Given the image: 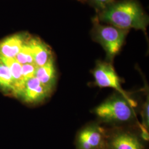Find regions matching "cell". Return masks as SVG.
Returning a JSON list of instances; mask_svg holds the SVG:
<instances>
[{"label": "cell", "mask_w": 149, "mask_h": 149, "mask_svg": "<svg viewBox=\"0 0 149 149\" xmlns=\"http://www.w3.org/2000/svg\"><path fill=\"white\" fill-rule=\"evenodd\" d=\"M99 22L120 29H135L146 32L149 17L136 0L114 1L95 17Z\"/></svg>", "instance_id": "6da1fadb"}, {"label": "cell", "mask_w": 149, "mask_h": 149, "mask_svg": "<svg viewBox=\"0 0 149 149\" xmlns=\"http://www.w3.org/2000/svg\"><path fill=\"white\" fill-rule=\"evenodd\" d=\"M92 22V37L101 45L106 53L107 59L111 62L120 52L129 31L111 25H103L95 17Z\"/></svg>", "instance_id": "7a4b0ae2"}, {"label": "cell", "mask_w": 149, "mask_h": 149, "mask_svg": "<svg viewBox=\"0 0 149 149\" xmlns=\"http://www.w3.org/2000/svg\"><path fill=\"white\" fill-rule=\"evenodd\" d=\"M133 107L123 96H115L107 100L95 109L97 116L107 122H124L133 117Z\"/></svg>", "instance_id": "3957f363"}, {"label": "cell", "mask_w": 149, "mask_h": 149, "mask_svg": "<svg viewBox=\"0 0 149 149\" xmlns=\"http://www.w3.org/2000/svg\"><path fill=\"white\" fill-rule=\"evenodd\" d=\"M93 75L96 85L100 87H111L117 91L120 95L130 102L132 106H136V102L123 90L120 80L111 63L98 61L93 71Z\"/></svg>", "instance_id": "277c9868"}, {"label": "cell", "mask_w": 149, "mask_h": 149, "mask_svg": "<svg viewBox=\"0 0 149 149\" xmlns=\"http://www.w3.org/2000/svg\"><path fill=\"white\" fill-rule=\"evenodd\" d=\"M31 35L21 32L11 35L0 41V57L15 58Z\"/></svg>", "instance_id": "5b68a950"}, {"label": "cell", "mask_w": 149, "mask_h": 149, "mask_svg": "<svg viewBox=\"0 0 149 149\" xmlns=\"http://www.w3.org/2000/svg\"><path fill=\"white\" fill-rule=\"evenodd\" d=\"M50 92L36 77H33L26 81L21 96L27 103H36L43 101Z\"/></svg>", "instance_id": "8992f818"}, {"label": "cell", "mask_w": 149, "mask_h": 149, "mask_svg": "<svg viewBox=\"0 0 149 149\" xmlns=\"http://www.w3.org/2000/svg\"><path fill=\"white\" fill-rule=\"evenodd\" d=\"M28 44L32 50L34 64L37 67L44 65L53 58L51 49L40 39L31 36Z\"/></svg>", "instance_id": "52a82bcc"}, {"label": "cell", "mask_w": 149, "mask_h": 149, "mask_svg": "<svg viewBox=\"0 0 149 149\" xmlns=\"http://www.w3.org/2000/svg\"><path fill=\"white\" fill-rule=\"evenodd\" d=\"M102 135L99 128L90 127L82 130L78 136V144L81 149H95L102 143Z\"/></svg>", "instance_id": "ba28073f"}, {"label": "cell", "mask_w": 149, "mask_h": 149, "mask_svg": "<svg viewBox=\"0 0 149 149\" xmlns=\"http://www.w3.org/2000/svg\"><path fill=\"white\" fill-rule=\"evenodd\" d=\"M35 77L48 90L51 91L53 89L56 81V71L54 58L44 65L37 68Z\"/></svg>", "instance_id": "9c48e42d"}, {"label": "cell", "mask_w": 149, "mask_h": 149, "mask_svg": "<svg viewBox=\"0 0 149 149\" xmlns=\"http://www.w3.org/2000/svg\"><path fill=\"white\" fill-rule=\"evenodd\" d=\"M0 60L7 66L11 71L13 80V93L16 95L21 96L25 84V81L22 76L21 64L15 58L0 57Z\"/></svg>", "instance_id": "30bf717a"}, {"label": "cell", "mask_w": 149, "mask_h": 149, "mask_svg": "<svg viewBox=\"0 0 149 149\" xmlns=\"http://www.w3.org/2000/svg\"><path fill=\"white\" fill-rule=\"evenodd\" d=\"M111 147L112 149H143L136 136L127 133L116 135L111 141Z\"/></svg>", "instance_id": "8fae6325"}, {"label": "cell", "mask_w": 149, "mask_h": 149, "mask_svg": "<svg viewBox=\"0 0 149 149\" xmlns=\"http://www.w3.org/2000/svg\"><path fill=\"white\" fill-rule=\"evenodd\" d=\"M0 88L13 92V80L7 66L0 60Z\"/></svg>", "instance_id": "7c38bea8"}, {"label": "cell", "mask_w": 149, "mask_h": 149, "mask_svg": "<svg viewBox=\"0 0 149 149\" xmlns=\"http://www.w3.org/2000/svg\"><path fill=\"white\" fill-rule=\"evenodd\" d=\"M28 39L26 42V43L23 45L21 50L16 55L15 58L19 64L21 65L34 64L32 50L28 44Z\"/></svg>", "instance_id": "4fadbf2b"}, {"label": "cell", "mask_w": 149, "mask_h": 149, "mask_svg": "<svg viewBox=\"0 0 149 149\" xmlns=\"http://www.w3.org/2000/svg\"><path fill=\"white\" fill-rule=\"evenodd\" d=\"M37 66L34 64H26L22 65V76L25 82L27 80L35 77L36 71Z\"/></svg>", "instance_id": "5bb4252c"}, {"label": "cell", "mask_w": 149, "mask_h": 149, "mask_svg": "<svg viewBox=\"0 0 149 149\" xmlns=\"http://www.w3.org/2000/svg\"><path fill=\"white\" fill-rule=\"evenodd\" d=\"M114 0H85V2L88 1L91 5L93 6L96 10V12L101 11L104 8Z\"/></svg>", "instance_id": "9a60e30c"}, {"label": "cell", "mask_w": 149, "mask_h": 149, "mask_svg": "<svg viewBox=\"0 0 149 149\" xmlns=\"http://www.w3.org/2000/svg\"><path fill=\"white\" fill-rule=\"evenodd\" d=\"M149 96H148V98L146 99V101L144 104L142 115L143 120V125L147 129H148L149 125Z\"/></svg>", "instance_id": "2e32d148"}, {"label": "cell", "mask_w": 149, "mask_h": 149, "mask_svg": "<svg viewBox=\"0 0 149 149\" xmlns=\"http://www.w3.org/2000/svg\"><path fill=\"white\" fill-rule=\"evenodd\" d=\"M141 130L142 131V137L145 140H149V133L147 131V129L143 125L141 126Z\"/></svg>", "instance_id": "e0dca14e"}, {"label": "cell", "mask_w": 149, "mask_h": 149, "mask_svg": "<svg viewBox=\"0 0 149 149\" xmlns=\"http://www.w3.org/2000/svg\"><path fill=\"white\" fill-rule=\"evenodd\" d=\"M77 1L81 2H82V3H84L85 2V0H77Z\"/></svg>", "instance_id": "ac0fdd59"}]
</instances>
